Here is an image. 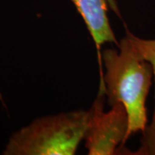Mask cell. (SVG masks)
I'll list each match as a JSON object with an SVG mask.
<instances>
[{
  "label": "cell",
  "mask_w": 155,
  "mask_h": 155,
  "mask_svg": "<svg viewBox=\"0 0 155 155\" xmlns=\"http://www.w3.org/2000/svg\"><path fill=\"white\" fill-rule=\"evenodd\" d=\"M119 50L103 52L105 67L104 88L109 105L122 104L128 115L127 140L143 132L147 126L146 102L153 78L150 64L140 54L126 35L118 44Z\"/></svg>",
  "instance_id": "1"
},
{
  "label": "cell",
  "mask_w": 155,
  "mask_h": 155,
  "mask_svg": "<svg viewBox=\"0 0 155 155\" xmlns=\"http://www.w3.org/2000/svg\"><path fill=\"white\" fill-rule=\"evenodd\" d=\"M89 110L39 117L11 135L5 155H73L84 138Z\"/></svg>",
  "instance_id": "2"
},
{
  "label": "cell",
  "mask_w": 155,
  "mask_h": 155,
  "mask_svg": "<svg viewBox=\"0 0 155 155\" xmlns=\"http://www.w3.org/2000/svg\"><path fill=\"white\" fill-rule=\"evenodd\" d=\"M102 90L89 110L84 145L89 155L121 154V147L127 140V110L122 104H116L109 111L104 110L105 92Z\"/></svg>",
  "instance_id": "3"
},
{
  "label": "cell",
  "mask_w": 155,
  "mask_h": 155,
  "mask_svg": "<svg viewBox=\"0 0 155 155\" xmlns=\"http://www.w3.org/2000/svg\"><path fill=\"white\" fill-rule=\"evenodd\" d=\"M85 22L97 48L104 43H116L107 15V0H71Z\"/></svg>",
  "instance_id": "4"
},
{
  "label": "cell",
  "mask_w": 155,
  "mask_h": 155,
  "mask_svg": "<svg viewBox=\"0 0 155 155\" xmlns=\"http://www.w3.org/2000/svg\"><path fill=\"white\" fill-rule=\"evenodd\" d=\"M127 35L130 38L136 49L138 50L140 54L142 56L145 61L150 64L153 70V79L155 84V39H143L134 35L131 32L127 30ZM155 118V93H154V109L153 119Z\"/></svg>",
  "instance_id": "5"
},
{
  "label": "cell",
  "mask_w": 155,
  "mask_h": 155,
  "mask_svg": "<svg viewBox=\"0 0 155 155\" xmlns=\"http://www.w3.org/2000/svg\"><path fill=\"white\" fill-rule=\"evenodd\" d=\"M131 155H155V118L142 132L140 147Z\"/></svg>",
  "instance_id": "6"
}]
</instances>
